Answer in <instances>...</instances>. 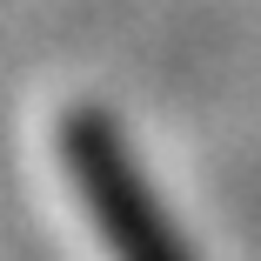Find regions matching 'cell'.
Returning a JSON list of instances; mask_svg holds the SVG:
<instances>
[{
    "mask_svg": "<svg viewBox=\"0 0 261 261\" xmlns=\"http://www.w3.org/2000/svg\"><path fill=\"white\" fill-rule=\"evenodd\" d=\"M61 161H67L81 201L94 207V221H100V234H108L114 261H188L181 234L168 228L161 207H154V194L134 174V161H127V147H121V134H114L108 114L74 108L61 121Z\"/></svg>",
    "mask_w": 261,
    "mask_h": 261,
    "instance_id": "cell-1",
    "label": "cell"
}]
</instances>
